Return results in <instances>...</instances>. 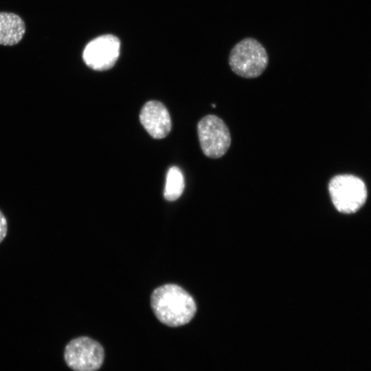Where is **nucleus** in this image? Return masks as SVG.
<instances>
[{
  "instance_id": "nucleus-7",
  "label": "nucleus",
  "mask_w": 371,
  "mask_h": 371,
  "mask_svg": "<svg viewBox=\"0 0 371 371\" xmlns=\"http://www.w3.org/2000/svg\"><path fill=\"white\" fill-rule=\"evenodd\" d=\"M139 120L145 130L155 139H162L170 132V114L159 101L150 100L145 103L139 113Z\"/></svg>"
},
{
  "instance_id": "nucleus-5",
  "label": "nucleus",
  "mask_w": 371,
  "mask_h": 371,
  "mask_svg": "<svg viewBox=\"0 0 371 371\" xmlns=\"http://www.w3.org/2000/svg\"><path fill=\"white\" fill-rule=\"evenodd\" d=\"M104 358L101 344L88 337L75 338L65 348V363L74 371H96L102 365Z\"/></svg>"
},
{
  "instance_id": "nucleus-6",
  "label": "nucleus",
  "mask_w": 371,
  "mask_h": 371,
  "mask_svg": "<svg viewBox=\"0 0 371 371\" xmlns=\"http://www.w3.org/2000/svg\"><path fill=\"white\" fill-rule=\"evenodd\" d=\"M120 49V40L111 34L100 36L89 42L84 49L85 64L96 71L111 69L116 63Z\"/></svg>"
},
{
  "instance_id": "nucleus-2",
  "label": "nucleus",
  "mask_w": 371,
  "mask_h": 371,
  "mask_svg": "<svg viewBox=\"0 0 371 371\" xmlns=\"http://www.w3.org/2000/svg\"><path fill=\"white\" fill-rule=\"evenodd\" d=\"M228 62L236 75L254 78L260 76L267 67L269 56L258 40L249 37L240 41L232 47Z\"/></svg>"
},
{
  "instance_id": "nucleus-3",
  "label": "nucleus",
  "mask_w": 371,
  "mask_h": 371,
  "mask_svg": "<svg viewBox=\"0 0 371 371\" xmlns=\"http://www.w3.org/2000/svg\"><path fill=\"white\" fill-rule=\"evenodd\" d=\"M331 201L339 212H356L365 203L367 189L364 182L352 175H339L333 177L328 184Z\"/></svg>"
},
{
  "instance_id": "nucleus-10",
  "label": "nucleus",
  "mask_w": 371,
  "mask_h": 371,
  "mask_svg": "<svg viewBox=\"0 0 371 371\" xmlns=\"http://www.w3.org/2000/svg\"><path fill=\"white\" fill-rule=\"evenodd\" d=\"M8 232V221L3 214L0 210V243L4 240Z\"/></svg>"
},
{
  "instance_id": "nucleus-4",
  "label": "nucleus",
  "mask_w": 371,
  "mask_h": 371,
  "mask_svg": "<svg viewBox=\"0 0 371 371\" xmlns=\"http://www.w3.org/2000/svg\"><path fill=\"white\" fill-rule=\"evenodd\" d=\"M200 146L203 154L212 159L223 157L229 148L232 138L224 121L215 115H207L197 124Z\"/></svg>"
},
{
  "instance_id": "nucleus-8",
  "label": "nucleus",
  "mask_w": 371,
  "mask_h": 371,
  "mask_svg": "<svg viewBox=\"0 0 371 371\" xmlns=\"http://www.w3.org/2000/svg\"><path fill=\"white\" fill-rule=\"evenodd\" d=\"M25 31V23L19 15L11 12H0V45L13 46L19 43Z\"/></svg>"
},
{
  "instance_id": "nucleus-1",
  "label": "nucleus",
  "mask_w": 371,
  "mask_h": 371,
  "mask_svg": "<svg viewBox=\"0 0 371 371\" xmlns=\"http://www.w3.org/2000/svg\"><path fill=\"white\" fill-rule=\"evenodd\" d=\"M150 305L158 320L171 327L188 323L196 311L193 297L175 284H164L154 290Z\"/></svg>"
},
{
  "instance_id": "nucleus-9",
  "label": "nucleus",
  "mask_w": 371,
  "mask_h": 371,
  "mask_svg": "<svg viewBox=\"0 0 371 371\" xmlns=\"http://www.w3.org/2000/svg\"><path fill=\"white\" fill-rule=\"evenodd\" d=\"M184 186V179L181 170L177 166L171 167L166 175L164 198L169 201H175L182 194Z\"/></svg>"
}]
</instances>
